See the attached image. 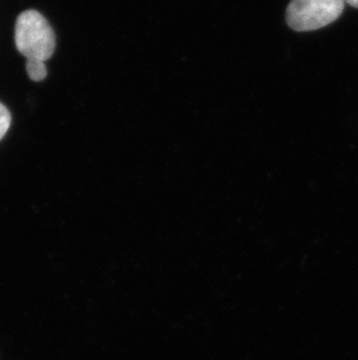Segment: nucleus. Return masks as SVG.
Wrapping results in <instances>:
<instances>
[{"label": "nucleus", "instance_id": "nucleus-1", "mask_svg": "<svg viewBox=\"0 0 358 360\" xmlns=\"http://www.w3.org/2000/svg\"><path fill=\"white\" fill-rule=\"evenodd\" d=\"M15 46L27 58L47 61L54 54L56 37L47 19L37 11H25L15 22Z\"/></svg>", "mask_w": 358, "mask_h": 360}, {"label": "nucleus", "instance_id": "nucleus-2", "mask_svg": "<svg viewBox=\"0 0 358 360\" xmlns=\"http://www.w3.org/2000/svg\"><path fill=\"white\" fill-rule=\"evenodd\" d=\"M345 4V0H291L287 25L296 32L317 31L338 20Z\"/></svg>", "mask_w": 358, "mask_h": 360}, {"label": "nucleus", "instance_id": "nucleus-3", "mask_svg": "<svg viewBox=\"0 0 358 360\" xmlns=\"http://www.w3.org/2000/svg\"><path fill=\"white\" fill-rule=\"evenodd\" d=\"M27 74L29 79L34 82L44 81L47 77V67L44 65V61L37 60V58H27Z\"/></svg>", "mask_w": 358, "mask_h": 360}, {"label": "nucleus", "instance_id": "nucleus-4", "mask_svg": "<svg viewBox=\"0 0 358 360\" xmlns=\"http://www.w3.org/2000/svg\"><path fill=\"white\" fill-rule=\"evenodd\" d=\"M12 117L6 106L0 103V140L3 139L4 136L6 134L7 131L10 129Z\"/></svg>", "mask_w": 358, "mask_h": 360}, {"label": "nucleus", "instance_id": "nucleus-5", "mask_svg": "<svg viewBox=\"0 0 358 360\" xmlns=\"http://www.w3.org/2000/svg\"><path fill=\"white\" fill-rule=\"evenodd\" d=\"M345 3L349 4L350 6L358 8V0H345Z\"/></svg>", "mask_w": 358, "mask_h": 360}]
</instances>
